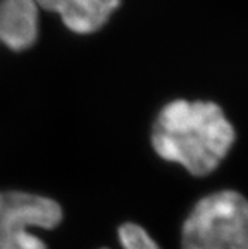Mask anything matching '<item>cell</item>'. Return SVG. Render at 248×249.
<instances>
[{
    "mask_svg": "<svg viewBox=\"0 0 248 249\" xmlns=\"http://www.w3.org/2000/svg\"><path fill=\"white\" fill-rule=\"evenodd\" d=\"M235 128L212 102L175 100L157 115L151 145L165 161L179 164L193 176H207L228 157Z\"/></svg>",
    "mask_w": 248,
    "mask_h": 249,
    "instance_id": "cell-1",
    "label": "cell"
},
{
    "mask_svg": "<svg viewBox=\"0 0 248 249\" xmlns=\"http://www.w3.org/2000/svg\"><path fill=\"white\" fill-rule=\"evenodd\" d=\"M181 249H248V205L235 190L199 198L181 229Z\"/></svg>",
    "mask_w": 248,
    "mask_h": 249,
    "instance_id": "cell-2",
    "label": "cell"
},
{
    "mask_svg": "<svg viewBox=\"0 0 248 249\" xmlns=\"http://www.w3.org/2000/svg\"><path fill=\"white\" fill-rule=\"evenodd\" d=\"M63 221V209L54 198L0 191V249H48L38 230H53Z\"/></svg>",
    "mask_w": 248,
    "mask_h": 249,
    "instance_id": "cell-3",
    "label": "cell"
},
{
    "mask_svg": "<svg viewBox=\"0 0 248 249\" xmlns=\"http://www.w3.org/2000/svg\"><path fill=\"white\" fill-rule=\"evenodd\" d=\"M35 0H0V42L12 51L30 48L38 37Z\"/></svg>",
    "mask_w": 248,
    "mask_h": 249,
    "instance_id": "cell-4",
    "label": "cell"
},
{
    "mask_svg": "<svg viewBox=\"0 0 248 249\" xmlns=\"http://www.w3.org/2000/svg\"><path fill=\"white\" fill-rule=\"evenodd\" d=\"M120 3L121 0H64L57 12L69 30L88 35L102 29Z\"/></svg>",
    "mask_w": 248,
    "mask_h": 249,
    "instance_id": "cell-5",
    "label": "cell"
},
{
    "mask_svg": "<svg viewBox=\"0 0 248 249\" xmlns=\"http://www.w3.org/2000/svg\"><path fill=\"white\" fill-rule=\"evenodd\" d=\"M118 240L123 249H160L159 243L150 236V233L134 222H124L120 225Z\"/></svg>",
    "mask_w": 248,
    "mask_h": 249,
    "instance_id": "cell-6",
    "label": "cell"
},
{
    "mask_svg": "<svg viewBox=\"0 0 248 249\" xmlns=\"http://www.w3.org/2000/svg\"><path fill=\"white\" fill-rule=\"evenodd\" d=\"M36 5L43 8V9H48V11H58L60 6L64 3V0H35Z\"/></svg>",
    "mask_w": 248,
    "mask_h": 249,
    "instance_id": "cell-7",
    "label": "cell"
}]
</instances>
